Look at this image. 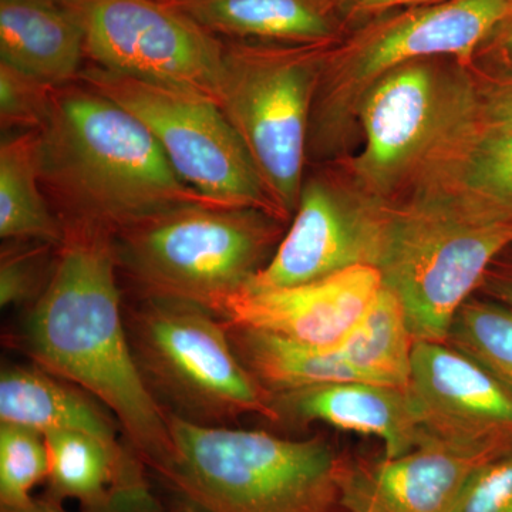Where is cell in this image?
I'll return each instance as SVG.
<instances>
[{
    "mask_svg": "<svg viewBox=\"0 0 512 512\" xmlns=\"http://www.w3.org/2000/svg\"><path fill=\"white\" fill-rule=\"evenodd\" d=\"M93 66L181 87L218 104L224 42L163 0H62Z\"/></svg>",
    "mask_w": 512,
    "mask_h": 512,
    "instance_id": "cell-11",
    "label": "cell"
},
{
    "mask_svg": "<svg viewBox=\"0 0 512 512\" xmlns=\"http://www.w3.org/2000/svg\"><path fill=\"white\" fill-rule=\"evenodd\" d=\"M124 315L138 369L167 412L204 426H229L245 414L278 421L271 393L241 362L217 315L165 299H137Z\"/></svg>",
    "mask_w": 512,
    "mask_h": 512,
    "instance_id": "cell-7",
    "label": "cell"
},
{
    "mask_svg": "<svg viewBox=\"0 0 512 512\" xmlns=\"http://www.w3.org/2000/svg\"><path fill=\"white\" fill-rule=\"evenodd\" d=\"M393 202L367 194L335 161L305 177L291 225L244 291L308 284L357 265H379Z\"/></svg>",
    "mask_w": 512,
    "mask_h": 512,
    "instance_id": "cell-12",
    "label": "cell"
},
{
    "mask_svg": "<svg viewBox=\"0 0 512 512\" xmlns=\"http://www.w3.org/2000/svg\"><path fill=\"white\" fill-rule=\"evenodd\" d=\"M467 83L466 67L447 57L414 60L384 74L357 107L362 151L336 161L367 194L399 201Z\"/></svg>",
    "mask_w": 512,
    "mask_h": 512,
    "instance_id": "cell-10",
    "label": "cell"
},
{
    "mask_svg": "<svg viewBox=\"0 0 512 512\" xmlns=\"http://www.w3.org/2000/svg\"><path fill=\"white\" fill-rule=\"evenodd\" d=\"M447 343L470 357L512 396V308L470 299L451 323Z\"/></svg>",
    "mask_w": 512,
    "mask_h": 512,
    "instance_id": "cell-24",
    "label": "cell"
},
{
    "mask_svg": "<svg viewBox=\"0 0 512 512\" xmlns=\"http://www.w3.org/2000/svg\"><path fill=\"white\" fill-rule=\"evenodd\" d=\"M0 237L62 244L63 222L43 190L39 131H19L0 144Z\"/></svg>",
    "mask_w": 512,
    "mask_h": 512,
    "instance_id": "cell-22",
    "label": "cell"
},
{
    "mask_svg": "<svg viewBox=\"0 0 512 512\" xmlns=\"http://www.w3.org/2000/svg\"><path fill=\"white\" fill-rule=\"evenodd\" d=\"M49 285L26 312L19 346L32 360L86 390L119 421L127 444L151 470L173 453L167 412L138 369L121 305L113 234L63 222Z\"/></svg>",
    "mask_w": 512,
    "mask_h": 512,
    "instance_id": "cell-1",
    "label": "cell"
},
{
    "mask_svg": "<svg viewBox=\"0 0 512 512\" xmlns=\"http://www.w3.org/2000/svg\"><path fill=\"white\" fill-rule=\"evenodd\" d=\"M228 40L335 45L349 33L336 0H163Z\"/></svg>",
    "mask_w": 512,
    "mask_h": 512,
    "instance_id": "cell-19",
    "label": "cell"
},
{
    "mask_svg": "<svg viewBox=\"0 0 512 512\" xmlns=\"http://www.w3.org/2000/svg\"><path fill=\"white\" fill-rule=\"evenodd\" d=\"M503 451L424 439L404 456L369 466L343 463L340 507L348 512H460L477 471Z\"/></svg>",
    "mask_w": 512,
    "mask_h": 512,
    "instance_id": "cell-16",
    "label": "cell"
},
{
    "mask_svg": "<svg viewBox=\"0 0 512 512\" xmlns=\"http://www.w3.org/2000/svg\"><path fill=\"white\" fill-rule=\"evenodd\" d=\"M167 412V410H165ZM173 440L158 476L188 512H335L345 461L323 437L204 426L167 412Z\"/></svg>",
    "mask_w": 512,
    "mask_h": 512,
    "instance_id": "cell-3",
    "label": "cell"
},
{
    "mask_svg": "<svg viewBox=\"0 0 512 512\" xmlns=\"http://www.w3.org/2000/svg\"><path fill=\"white\" fill-rule=\"evenodd\" d=\"M512 245L511 225L471 217L439 198L393 202L377 269L404 306L416 342H447L461 306Z\"/></svg>",
    "mask_w": 512,
    "mask_h": 512,
    "instance_id": "cell-8",
    "label": "cell"
},
{
    "mask_svg": "<svg viewBox=\"0 0 512 512\" xmlns=\"http://www.w3.org/2000/svg\"><path fill=\"white\" fill-rule=\"evenodd\" d=\"M478 113L494 123L512 126V74L468 69Z\"/></svg>",
    "mask_w": 512,
    "mask_h": 512,
    "instance_id": "cell-29",
    "label": "cell"
},
{
    "mask_svg": "<svg viewBox=\"0 0 512 512\" xmlns=\"http://www.w3.org/2000/svg\"><path fill=\"white\" fill-rule=\"evenodd\" d=\"M0 512H69L64 510L62 503L59 501L52 500V498H45V500H39V498H33L29 504L23 505V507L16 508H0Z\"/></svg>",
    "mask_w": 512,
    "mask_h": 512,
    "instance_id": "cell-33",
    "label": "cell"
},
{
    "mask_svg": "<svg viewBox=\"0 0 512 512\" xmlns=\"http://www.w3.org/2000/svg\"><path fill=\"white\" fill-rule=\"evenodd\" d=\"M284 225L256 208L181 205L113 235L119 274L138 299L192 303L220 318L271 261Z\"/></svg>",
    "mask_w": 512,
    "mask_h": 512,
    "instance_id": "cell-4",
    "label": "cell"
},
{
    "mask_svg": "<svg viewBox=\"0 0 512 512\" xmlns=\"http://www.w3.org/2000/svg\"><path fill=\"white\" fill-rule=\"evenodd\" d=\"M444 0H336L346 22L355 23L362 19H372L392 10L431 5Z\"/></svg>",
    "mask_w": 512,
    "mask_h": 512,
    "instance_id": "cell-31",
    "label": "cell"
},
{
    "mask_svg": "<svg viewBox=\"0 0 512 512\" xmlns=\"http://www.w3.org/2000/svg\"><path fill=\"white\" fill-rule=\"evenodd\" d=\"M56 87L0 62V123L2 128L39 131L52 109Z\"/></svg>",
    "mask_w": 512,
    "mask_h": 512,
    "instance_id": "cell-27",
    "label": "cell"
},
{
    "mask_svg": "<svg viewBox=\"0 0 512 512\" xmlns=\"http://www.w3.org/2000/svg\"><path fill=\"white\" fill-rule=\"evenodd\" d=\"M414 345L416 339L402 301L383 285L356 328L336 350L362 382L406 387Z\"/></svg>",
    "mask_w": 512,
    "mask_h": 512,
    "instance_id": "cell-23",
    "label": "cell"
},
{
    "mask_svg": "<svg viewBox=\"0 0 512 512\" xmlns=\"http://www.w3.org/2000/svg\"><path fill=\"white\" fill-rule=\"evenodd\" d=\"M497 261L485 275L480 288L487 292L493 301L512 308V264H497Z\"/></svg>",
    "mask_w": 512,
    "mask_h": 512,
    "instance_id": "cell-32",
    "label": "cell"
},
{
    "mask_svg": "<svg viewBox=\"0 0 512 512\" xmlns=\"http://www.w3.org/2000/svg\"><path fill=\"white\" fill-rule=\"evenodd\" d=\"M332 46L224 42L218 106L286 222L301 197L313 100Z\"/></svg>",
    "mask_w": 512,
    "mask_h": 512,
    "instance_id": "cell-6",
    "label": "cell"
},
{
    "mask_svg": "<svg viewBox=\"0 0 512 512\" xmlns=\"http://www.w3.org/2000/svg\"><path fill=\"white\" fill-rule=\"evenodd\" d=\"M42 2L57 3V5H60V2H62V0H42Z\"/></svg>",
    "mask_w": 512,
    "mask_h": 512,
    "instance_id": "cell-34",
    "label": "cell"
},
{
    "mask_svg": "<svg viewBox=\"0 0 512 512\" xmlns=\"http://www.w3.org/2000/svg\"><path fill=\"white\" fill-rule=\"evenodd\" d=\"M39 140L43 190L62 222L114 235L158 212L212 204L178 177L134 114L82 83L56 87Z\"/></svg>",
    "mask_w": 512,
    "mask_h": 512,
    "instance_id": "cell-2",
    "label": "cell"
},
{
    "mask_svg": "<svg viewBox=\"0 0 512 512\" xmlns=\"http://www.w3.org/2000/svg\"><path fill=\"white\" fill-rule=\"evenodd\" d=\"M460 512H512V446L477 471Z\"/></svg>",
    "mask_w": 512,
    "mask_h": 512,
    "instance_id": "cell-28",
    "label": "cell"
},
{
    "mask_svg": "<svg viewBox=\"0 0 512 512\" xmlns=\"http://www.w3.org/2000/svg\"><path fill=\"white\" fill-rule=\"evenodd\" d=\"M45 439L52 500H74L82 512H160L146 466L130 446L70 431H50Z\"/></svg>",
    "mask_w": 512,
    "mask_h": 512,
    "instance_id": "cell-17",
    "label": "cell"
},
{
    "mask_svg": "<svg viewBox=\"0 0 512 512\" xmlns=\"http://www.w3.org/2000/svg\"><path fill=\"white\" fill-rule=\"evenodd\" d=\"M471 67L481 72L512 74V0H507L500 19L478 46Z\"/></svg>",
    "mask_w": 512,
    "mask_h": 512,
    "instance_id": "cell-30",
    "label": "cell"
},
{
    "mask_svg": "<svg viewBox=\"0 0 512 512\" xmlns=\"http://www.w3.org/2000/svg\"><path fill=\"white\" fill-rule=\"evenodd\" d=\"M0 423L39 431L86 434L119 446L113 413L92 394L36 365H8L0 373Z\"/></svg>",
    "mask_w": 512,
    "mask_h": 512,
    "instance_id": "cell-20",
    "label": "cell"
},
{
    "mask_svg": "<svg viewBox=\"0 0 512 512\" xmlns=\"http://www.w3.org/2000/svg\"><path fill=\"white\" fill-rule=\"evenodd\" d=\"M410 195L439 198L477 220L512 227V126L478 113L471 76L400 200Z\"/></svg>",
    "mask_w": 512,
    "mask_h": 512,
    "instance_id": "cell-13",
    "label": "cell"
},
{
    "mask_svg": "<svg viewBox=\"0 0 512 512\" xmlns=\"http://www.w3.org/2000/svg\"><path fill=\"white\" fill-rule=\"evenodd\" d=\"M49 477V450L39 431L0 423V508L23 507Z\"/></svg>",
    "mask_w": 512,
    "mask_h": 512,
    "instance_id": "cell-25",
    "label": "cell"
},
{
    "mask_svg": "<svg viewBox=\"0 0 512 512\" xmlns=\"http://www.w3.org/2000/svg\"><path fill=\"white\" fill-rule=\"evenodd\" d=\"M424 439L476 450L512 446V396L447 342H416L406 386Z\"/></svg>",
    "mask_w": 512,
    "mask_h": 512,
    "instance_id": "cell-14",
    "label": "cell"
},
{
    "mask_svg": "<svg viewBox=\"0 0 512 512\" xmlns=\"http://www.w3.org/2000/svg\"><path fill=\"white\" fill-rule=\"evenodd\" d=\"M382 286L376 266H352L308 284L242 291L225 305L220 319L303 345L338 349Z\"/></svg>",
    "mask_w": 512,
    "mask_h": 512,
    "instance_id": "cell-15",
    "label": "cell"
},
{
    "mask_svg": "<svg viewBox=\"0 0 512 512\" xmlns=\"http://www.w3.org/2000/svg\"><path fill=\"white\" fill-rule=\"evenodd\" d=\"M507 0H444L392 10L349 32L329 49L309 128L308 158L345 153L357 107L370 87L414 60L447 57L470 69L478 46L500 19Z\"/></svg>",
    "mask_w": 512,
    "mask_h": 512,
    "instance_id": "cell-5",
    "label": "cell"
},
{
    "mask_svg": "<svg viewBox=\"0 0 512 512\" xmlns=\"http://www.w3.org/2000/svg\"><path fill=\"white\" fill-rule=\"evenodd\" d=\"M5 242L0 254V305L30 308L49 285L59 247L36 241Z\"/></svg>",
    "mask_w": 512,
    "mask_h": 512,
    "instance_id": "cell-26",
    "label": "cell"
},
{
    "mask_svg": "<svg viewBox=\"0 0 512 512\" xmlns=\"http://www.w3.org/2000/svg\"><path fill=\"white\" fill-rule=\"evenodd\" d=\"M79 82L134 114L156 137L178 177L205 200L256 208L282 220L247 148L210 97L97 66L83 69Z\"/></svg>",
    "mask_w": 512,
    "mask_h": 512,
    "instance_id": "cell-9",
    "label": "cell"
},
{
    "mask_svg": "<svg viewBox=\"0 0 512 512\" xmlns=\"http://www.w3.org/2000/svg\"><path fill=\"white\" fill-rule=\"evenodd\" d=\"M271 399L278 421H322L376 437L384 458L404 456L423 441L406 387L348 380L271 393Z\"/></svg>",
    "mask_w": 512,
    "mask_h": 512,
    "instance_id": "cell-18",
    "label": "cell"
},
{
    "mask_svg": "<svg viewBox=\"0 0 512 512\" xmlns=\"http://www.w3.org/2000/svg\"><path fill=\"white\" fill-rule=\"evenodd\" d=\"M82 29L62 5L0 0V62L52 87L79 82Z\"/></svg>",
    "mask_w": 512,
    "mask_h": 512,
    "instance_id": "cell-21",
    "label": "cell"
}]
</instances>
